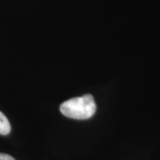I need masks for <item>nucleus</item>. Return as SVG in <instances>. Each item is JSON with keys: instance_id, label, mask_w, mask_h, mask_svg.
<instances>
[{"instance_id": "f03ea898", "label": "nucleus", "mask_w": 160, "mask_h": 160, "mask_svg": "<svg viewBox=\"0 0 160 160\" xmlns=\"http://www.w3.org/2000/svg\"><path fill=\"white\" fill-rule=\"evenodd\" d=\"M11 132V125L5 115L0 111V134L6 135Z\"/></svg>"}, {"instance_id": "7ed1b4c3", "label": "nucleus", "mask_w": 160, "mask_h": 160, "mask_svg": "<svg viewBox=\"0 0 160 160\" xmlns=\"http://www.w3.org/2000/svg\"><path fill=\"white\" fill-rule=\"evenodd\" d=\"M0 160H15L12 156L4 153H0Z\"/></svg>"}, {"instance_id": "f257e3e1", "label": "nucleus", "mask_w": 160, "mask_h": 160, "mask_svg": "<svg viewBox=\"0 0 160 160\" xmlns=\"http://www.w3.org/2000/svg\"><path fill=\"white\" fill-rule=\"evenodd\" d=\"M60 110L65 117L73 119L91 118L96 111V103L91 94L69 99L63 102Z\"/></svg>"}]
</instances>
